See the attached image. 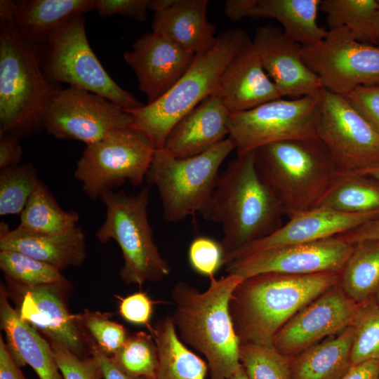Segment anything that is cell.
Wrapping results in <instances>:
<instances>
[{"label": "cell", "instance_id": "cell-1", "mask_svg": "<svg viewBox=\"0 0 379 379\" xmlns=\"http://www.w3.org/2000/svg\"><path fill=\"white\" fill-rule=\"evenodd\" d=\"M339 272L267 273L244 279L230 301L240 344L272 346L278 331L296 313L337 285Z\"/></svg>", "mask_w": 379, "mask_h": 379}, {"label": "cell", "instance_id": "cell-2", "mask_svg": "<svg viewBox=\"0 0 379 379\" xmlns=\"http://www.w3.org/2000/svg\"><path fill=\"white\" fill-rule=\"evenodd\" d=\"M201 215L221 226L224 258L283 225L285 214L257 171L255 150L229 162Z\"/></svg>", "mask_w": 379, "mask_h": 379}, {"label": "cell", "instance_id": "cell-3", "mask_svg": "<svg viewBox=\"0 0 379 379\" xmlns=\"http://www.w3.org/2000/svg\"><path fill=\"white\" fill-rule=\"evenodd\" d=\"M244 279L228 274L210 277L204 291L180 281L171 291L175 310L171 316L180 339L202 354L210 379H228L241 366L240 343L234 329L230 301Z\"/></svg>", "mask_w": 379, "mask_h": 379}, {"label": "cell", "instance_id": "cell-4", "mask_svg": "<svg viewBox=\"0 0 379 379\" xmlns=\"http://www.w3.org/2000/svg\"><path fill=\"white\" fill-rule=\"evenodd\" d=\"M255 163L289 219L317 207L342 175L319 138L266 145L255 150Z\"/></svg>", "mask_w": 379, "mask_h": 379}, {"label": "cell", "instance_id": "cell-5", "mask_svg": "<svg viewBox=\"0 0 379 379\" xmlns=\"http://www.w3.org/2000/svg\"><path fill=\"white\" fill-rule=\"evenodd\" d=\"M60 88L45 75L34 44L13 22L0 26V134L19 139L44 130V119Z\"/></svg>", "mask_w": 379, "mask_h": 379}, {"label": "cell", "instance_id": "cell-6", "mask_svg": "<svg viewBox=\"0 0 379 379\" xmlns=\"http://www.w3.org/2000/svg\"><path fill=\"white\" fill-rule=\"evenodd\" d=\"M249 40L241 29L221 32L215 45L197 54L185 73L159 99L137 109H124L132 117L131 128L143 133L156 150L162 149L176 123L217 92L225 67Z\"/></svg>", "mask_w": 379, "mask_h": 379}, {"label": "cell", "instance_id": "cell-7", "mask_svg": "<svg viewBox=\"0 0 379 379\" xmlns=\"http://www.w3.org/2000/svg\"><path fill=\"white\" fill-rule=\"evenodd\" d=\"M100 199L106 207V217L95 237L101 243L114 240L119 245L124 258L121 280L141 286L168 276L171 267L159 252L148 219L149 187L133 194L108 191Z\"/></svg>", "mask_w": 379, "mask_h": 379}, {"label": "cell", "instance_id": "cell-8", "mask_svg": "<svg viewBox=\"0 0 379 379\" xmlns=\"http://www.w3.org/2000/svg\"><path fill=\"white\" fill-rule=\"evenodd\" d=\"M235 149L228 136L208 150L187 158H176L164 149L155 151L145 180L157 187L167 221L176 222L203 213L217 185L221 164Z\"/></svg>", "mask_w": 379, "mask_h": 379}, {"label": "cell", "instance_id": "cell-9", "mask_svg": "<svg viewBox=\"0 0 379 379\" xmlns=\"http://www.w3.org/2000/svg\"><path fill=\"white\" fill-rule=\"evenodd\" d=\"M85 23L84 14L76 15L42 44L38 53L46 77L99 95L125 110L143 106L104 69L88 43Z\"/></svg>", "mask_w": 379, "mask_h": 379}, {"label": "cell", "instance_id": "cell-10", "mask_svg": "<svg viewBox=\"0 0 379 379\" xmlns=\"http://www.w3.org/2000/svg\"><path fill=\"white\" fill-rule=\"evenodd\" d=\"M156 149L141 132L131 127L115 130L86 145L74 171L82 190L95 200L126 181L140 185Z\"/></svg>", "mask_w": 379, "mask_h": 379}, {"label": "cell", "instance_id": "cell-11", "mask_svg": "<svg viewBox=\"0 0 379 379\" xmlns=\"http://www.w3.org/2000/svg\"><path fill=\"white\" fill-rule=\"evenodd\" d=\"M318 118L317 95L279 98L231 114L228 136L242 154L274 142L318 138Z\"/></svg>", "mask_w": 379, "mask_h": 379}, {"label": "cell", "instance_id": "cell-12", "mask_svg": "<svg viewBox=\"0 0 379 379\" xmlns=\"http://www.w3.org/2000/svg\"><path fill=\"white\" fill-rule=\"evenodd\" d=\"M317 137L342 175L379 166V136L344 96L321 88L317 94Z\"/></svg>", "mask_w": 379, "mask_h": 379}, {"label": "cell", "instance_id": "cell-13", "mask_svg": "<svg viewBox=\"0 0 379 379\" xmlns=\"http://www.w3.org/2000/svg\"><path fill=\"white\" fill-rule=\"evenodd\" d=\"M302 52L322 88L331 93L345 97L359 86L379 84V46L356 41L344 27L328 29L322 41Z\"/></svg>", "mask_w": 379, "mask_h": 379}, {"label": "cell", "instance_id": "cell-14", "mask_svg": "<svg viewBox=\"0 0 379 379\" xmlns=\"http://www.w3.org/2000/svg\"><path fill=\"white\" fill-rule=\"evenodd\" d=\"M132 117L109 100L74 86L59 88L47 109L44 128L58 139L73 140L86 145L112 131L131 127Z\"/></svg>", "mask_w": 379, "mask_h": 379}, {"label": "cell", "instance_id": "cell-15", "mask_svg": "<svg viewBox=\"0 0 379 379\" xmlns=\"http://www.w3.org/2000/svg\"><path fill=\"white\" fill-rule=\"evenodd\" d=\"M354 245L339 237L272 248L230 261L228 274L244 279L267 273L309 274L342 271Z\"/></svg>", "mask_w": 379, "mask_h": 379}, {"label": "cell", "instance_id": "cell-16", "mask_svg": "<svg viewBox=\"0 0 379 379\" xmlns=\"http://www.w3.org/2000/svg\"><path fill=\"white\" fill-rule=\"evenodd\" d=\"M8 284L15 291L20 318L43 333L50 344L60 345L81 358L91 355L93 343L87 337L79 314L71 313L67 305L69 282L36 287Z\"/></svg>", "mask_w": 379, "mask_h": 379}, {"label": "cell", "instance_id": "cell-17", "mask_svg": "<svg viewBox=\"0 0 379 379\" xmlns=\"http://www.w3.org/2000/svg\"><path fill=\"white\" fill-rule=\"evenodd\" d=\"M362 303L334 286L291 317L275 334L272 346L292 358L353 323Z\"/></svg>", "mask_w": 379, "mask_h": 379}, {"label": "cell", "instance_id": "cell-18", "mask_svg": "<svg viewBox=\"0 0 379 379\" xmlns=\"http://www.w3.org/2000/svg\"><path fill=\"white\" fill-rule=\"evenodd\" d=\"M253 44L261 64L282 98L317 95L321 84L302 60V46L272 24L255 31Z\"/></svg>", "mask_w": 379, "mask_h": 379}, {"label": "cell", "instance_id": "cell-19", "mask_svg": "<svg viewBox=\"0 0 379 379\" xmlns=\"http://www.w3.org/2000/svg\"><path fill=\"white\" fill-rule=\"evenodd\" d=\"M196 54L161 34L151 32L138 37L124 60L133 69L138 88L152 103L166 93L185 73Z\"/></svg>", "mask_w": 379, "mask_h": 379}, {"label": "cell", "instance_id": "cell-20", "mask_svg": "<svg viewBox=\"0 0 379 379\" xmlns=\"http://www.w3.org/2000/svg\"><path fill=\"white\" fill-rule=\"evenodd\" d=\"M377 218L379 211L345 213L317 206L290 218L269 236L230 253L224 258V265L258 251L336 237Z\"/></svg>", "mask_w": 379, "mask_h": 379}, {"label": "cell", "instance_id": "cell-21", "mask_svg": "<svg viewBox=\"0 0 379 379\" xmlns=\"http://www.w3.org/2000/svg\"><path fill=\"white\" fill-rule=\"evenodd\" d=\"M216 94L230 114L282 98L249 40L223 70Z\"/></svg>", "mask_w": 379, "mask_h": 379}, {"label": "cell", "instance_id": "cell-22", "mask_svg": "<svg viewBox=\"0 0 379 379\" xmlns=\"http://www.w3.org/2000/svg\"><path fill=\"white\" fill-rule=\"evenodd\" d=\"M230 114L216 94L207 97L176 123L163 149L180 159L208 150L229 135Z\"/></svg>", "mask_w": 379, "mask_h": 379}, {"label": "cell", "instance_id": "cell-23", "mask_svg": "<svg viewBox=\"0 0 379 379\" xmlns=\"http://www.w3.org/2000/svg\"><path fill=\"white\" fill-rule=\"evenodd\" d=\"M15 251L55 267L60 272L69 267L81 266L86 257V237L77 226L62 234H44L29 232L16 227L9 229L0 223V251Z\"/></svg>", "mask_w": 379, "mask_h": 379}, {"label": "cell", "instance_id": "cell-24", "mask_svg": "<svg viewBox=\"0 0 379 379\" xmlns=\"http://www.w3.org/2000/svg\"><path fill=\"white\" fill-rule=\"evenodd\" d=\"M1 328L10 354L20 367L29 365L39 379H63L50 343L26 321L8 302L7 288L0 286Z\"/></svg>", "mask_w": 379, "mask_h": 379}, {"label": "cell", "instance_id": "cell-25", "mask_svg": "<svg viewBox=\"0 0 379 379\" xmlns=\"http://www.w3.org/2000/svg\"><path fill=\"white\" fill-rule=\"evenodd\" d=\"M208 0H175L154 13L152 32L159 33L194 54L205 52L217 41L215 26L207 18Z\"/></svg>", "mask_w": 379, "mask_h": 379}, {"label": "cell", "instance_id": "cell-26", "mask_svg": "<svg viewBox=\"0 0 379 379\" xmlns=\"http://www.w3.org/2000/svg\"><path fill=\"white\" fill-rule=\"evenodd\" d=\"M95 0L14 1L13 20L29 42L44 44L64 22L94 9Z\"/></svg>", "mask_w": 379, "mask_h": 379}, {"label": "cell", "instance_id": "cell-27", "mask_svg": "<svg viewBox=\"0 0 379 379\" xmlns=\"http://www.w3.org/2000/svg\"><path fill=\"white\" fill-rule=\"evenodd\" d=\"M321 0H258L253 18H273L282 26L284 34L302 46L322 41L328 31L317 22Z\"/></svg>", "mask_w": 379, "mask_h": 379}, {"label": "cell", "instance_id": "cell-28", "mask_svg": "<svg viewBox=\"0 0 379 379\" xmlns=\"http://www.w3.org/2000/svg\"><path fill=\"white\" fill-rule=\"evenodd\" d=\"M352 328L335 338L315 344L291 358L293 379H338L352 366Z\"/></svg>", "mask_w": 379, "mask_h": 379}, {"label": "cell", "instance_id": "cell-29", "mask_svg": "<svg viewBox=\"0 0 379 379\" xmlns=\"http://www.w3.org/2000/svg\"><path fill=\"white\" fill-rule=\"evenodd\" d=\"M151 333L159 355L157 379H206L208 364L183 344L171 317L159 320Z\"/></svg>", "mask_w": 379, "mask_h": 379}, {"label": "cell", "instance_id": "cell-30", "mask_svg": "<svg viewBox=\"0 0 379 379\" xmlns=\"http://www.w3.org/2000/svg\"><path fill=\"white\" fill-rule=\"evenodd\" d=\"M329 29L344 27L362 44H379V0H321Z\"/></svg>", "mask_w": 379, "mask_h": 379}, {"label": "cell", "instance_id": "cell-31", "mask_svg": "<svg viewBox=\"0 0 379 379\" xmlns=\"http://www.w3.org/2000/svg\"><path fill=\"white\" fill-rule=\"evenodd\" d=\"M20 230L44 234L67 232L77 226L79 215L63 210L48 187L40 180L20 215Z\"/></svg>", "mask_w": 379, "mask_h": 379}, {"label": "cell", "instance_id": "cell-32", "mask_svg": "<svg viewBox=\"0 0 379 379\" xmlns=\"http://www.w3.org/2000/svg\"><path fill=\"white\" fill-rule=\"evenodd\" d=\"M343 268L342 288L358 303L374 298L379 287V243H356Z\"/></svg>", "mask_w": 379, "mask_h": 379}, {"label": "cell", "instance_id": "cell-33", "mask_svg": "<svg viewBox=\"0 0 379 379\" xmlns=\"http://www.w3.org/2000/svg\"><path fill=\"white\" fill-rule=\"evenodd\" d=\"M318 206L345 213L379 211V181L365 175H341Z\"/></svg>", "mask_w": 379, "mask_h": 379}, {"label": "cell", "instance_id": "cell-34", "mask_svg": "<svg viewBox=\"0 0 379 379\" xmlns=\"http://www.w3.org/2000/svg\"><path fill=\"white\" fill-rule=\"evenodd\" d=\"M0 269L7 281L24 287L69 282L55 267L15 251H0Z\"/></svg>", "mask_w": 379, "mask_h": 379}, {"label": "cell", "instance_id": "cell-35", "mask_svg": "<svg viewBox=\"0 0 379 379\" xmlns=\"http://www.w3.org/2000/svg\"><path fill=\"white\" fill-rule=\"evenodd\" d=\"M109 358L131 377L157 379L159 355L152 335L143 331L128 334L121 347Z\"/></svg>", "mask_w": 379, "mask_h": 379}, {"label": "cell", "instance_id": "cell-36", "mask_svg": "<svg viewBox=\"0 0 379 379\" xmlns=\"http://www.w3.org/2000/svg\"><path fill=\"white\" fill-rule=\"evenodd\" d=\"M40 180L32 163L0 171V215H20Z\"/></svg>", "mask_w": 379, "mask_h": 379}, {"label": "cell", "instance_id": "cell-37", "mask_svg": "<svg viewBox=\"0 0 379 379\" xmlns=\"http://www.w3.org/2000/svg\"><path fill=\"white\" fill-rule=\"evenodd\" d=\"M239 361L249 379H293L291 358L273 346L240 344Z\"/></svg>", "mask_w": 379, "mask_h": 379}, {"label": "cell", "instance_id": "cell-38", "mask_svg": "<svg viewBox=\"0 0 379 379\" xmlns=\"http://www.w3.org/2000/svg\"><path fill=\"white\" fill-rule=\"evenodd\" d=\"M351 326L352 365L379 359V304L374 298L362 303Z\"/></svg>", "mask_w": 379, "mask_h": 379}, {"label": "cell", "instance_id": "cell-39", "mask_svg": "<svg viewBox=\"0 0 379 379\" xmlns=\"http://www.w3.org/2000/svg\"><path fill=\"white\" fill-rule=\"evenodd\" d=\"M81 324L98 348L106 356H114L125 343L128 334L124 326L111 320L109 314L85 310L79 314Z\"/></svg>", "mask_w": 379, "mask_h": 379}, {"label": "cell", "instance_id": "cell-40", "mask_svg": "<svg viewBox=\"0 0 379 379\" xmlns=\"http://www.w3.org/2000/svg\"><path fill=\"white\" fill-rule=\"evenodd\" d=\"M50 345L63 379L104 378L100 359L94 352L81 358L60 345Z\"/></svg>", "mask_w": 379, "mask_h": 379}, {"label": "cell", "instance_id": "cell-41", "mask_svg": "<svg viewBox=\"0 0 379 379\" xmlns=\"http://www.w3.org/2000/svg\"><path fill=\"white\" fill-rule=\"evenodd\" d=\"M188 258L197 272L209 278L224 265V253L220 242L207 237H198L192 241Z\"/></svg>", "mask_w": 379, "mask_h": 379}, {"label": "cell", "instance_id": "cell-42", "mask_svg": "<svg viewBox=\"0 0 379 379\" xmlns=\"http://www.w3.org/2000/svg\"><path fill=\"white\" fill-rule=\"evenodd\" d=\"M345 98L379 136V84L359 86Z\"/></svg>", "mask_w": 379, "mask_h": 379}, {"label": "cell", "instance_id": "cell-43", "mask_svg": "<svg viewBox=\"0 0 379 379\" xmlns=\"http://www.w3.org/2000/svg\"><path fill=\"white\" fill-rule=\"evenodd\" d=\"M119 312L127 321L146 326L151 331L149 321L154 303L145 292H137L125 298H119Z\"/></svg>", "mask_w": 379, "mask_h": 379}, {"label": "cell", "instance_id": "cell-44", "mask_svg": "<svg viewBox=\"0 0 379 379\" xmlns=\"http://www.w3.org/2000/svg\"><path fill=\"white\" fill-rule=\"evenodd\" d=\"M94 9L103 18L119 15L142 22L147 18L148 0H95Z\"/></svg>", "mask_w": 379, "mask_h": 379}, {"label": "cell", "instance_id": "cell-45", "mask_svg": "<svg viewBox=\"0 0 379 379\" xmlns=\"http://www.w3.org/2000/svg\"><path fill=\"white\" fill-rule=\"evenodd\" d=\"M22 156L20 139L9 134H0V168L19 164Z\"/></svg>", "mask_w": 379, "mask_h": 379}, {"label": "cell", "instance_id": "cell-46", "mask_svg": "<svg viewBox=\"0 0 379 379\" xmlns=\"http://www.w3.org/2000/svg\"><path fill=\"white\" fill-rule=\"evenodd\" d=\"M338 237L351 244L364 241L379 243V218L368 221Z\"/></svg>", "mask_w": 379, "mask_h": 379}, {"label": "cell", "instance_id": "cell-47", "mask_svg": "<svg viewBox=\"0 0 379 379\" xmlns=\"http://www.w3.org/2000/svg\"><path fill=\"white\" fill-rule=\"evenodd\" d=\"M0 379H27L12 358L2 335H0Z\"/></svg>", "mask_w": 379, "mask_h": 379}, {"label": "cell", "instance_id": "cell-48", "mask_svg": "<svg viewBox=\"0 0 379 379\" xmlns=\"http://www.w3.org/2000/svg\"><path fill=\"white\" fill-rule=\"evenodd\" d=\"M258 0H227L224 12L231 20L237 21L246 17H252V13Z\"/></svg>", "mask_w": 379, "mask_h": 379}, {"label": "cell", "instance_id": "cell-49", "mask_svg": "<svg viewBox=\"0 0 379 379\" xmlns=\"http://www.w3.org/2000/svg\"><path fill=\"white\" fill-rule=\"evenodd\" d=\"M379 359L369 360L352 365L348 371L338 379H378Z\"/></svg>", "mask_w": 379, "mask_h": 379}, {"label": "cell", "instance_id": "cell-50", "mask_svg": "<svg viewBox=\"0 0 379 379\" xmlns=\"http://www.w3.org/2000/svg\"><path fill=\"white\" fill-rule=\"evenodd\" d=\"M91 352H94L100 359L104 379H144L133 378L124 373L95 344L93 345Z\"/></svg>", "mask_w": 379, "mask_h": 379}, {"label": "cell", "instance_id": "cell-51", "mask_svg": "<svg viewBox=\"0 0 379 379\" xmlns=\"http://www.w3.org/2000/svg\"><path fill=\"white\" fill-rule=\"evenodd\" d=\"M175 0H148V10L157 13L168 8Z\"/></svg>", "mask_w": 379, "mask_h": 379}, {"label": "cell", "instance_id": "cell-52", "mask_svg": "<svg viewBox=\"0 0 379 379\" xmlns=\"http://www.w3.org/2000/svg\"><path fill=\"white\" fill-rule=\"evenodd\" d=\"M228 379H249L244 368L240 367Z\"/></svg>", "mask_w": 379, "mask_h": 379}, {"label": "cell", "instance_id": "cell-53", "mask_svg": "<svg viewBox=\"0 0 379 379\" xmlns=\"http://www.w3.org/2000/svg\"><path fill=\"white\" fill-rule=\"evenodd\" d=\"M360 174L370 176L373 179L379 181V166L366 170Z\"/></svg>", "mask_w": 379, "mask_h": 379}, {"label": "cell", "instance_id": "cell-54", "mask_svg": "<svg viewBox=\"0 0 379 379\" xmlns=\"http://www.w3.org/2000/svg\"><path fill=\"white\" fill-rule=\"evenodd\" d=\"M374 299L379 304V287H378V288L377 290V292H376V293L375 295Z\"/></svg>", "mask_w": 379, "mask_h": 379}, {"label": "cell", "instance_id": "cell-55", "mask_svg": "<svg viewBox=\"0 0 379 379\" xmlns=\"http://www.w3.org/2000/svg\"><path fill=\"white\" fill-rule=\"evenodd\" d=\"M378 46H379V44H378Z\"/></svg>", "mask_w": 379, "mask_h": 379}, {"label": "cell", "instance_id": "cell-56", "mask_svg": "<svg viewBox=\"0 0 379 379\" xmlns=\"http://www.w3.org/2000/svg\"><path fill=\"white\" fill-rule=\"evenodd\" d=\"M378 379H379V378H378Z\"/></svg>", "mask_w": 379, "mask_h": 379}]
</instances>
